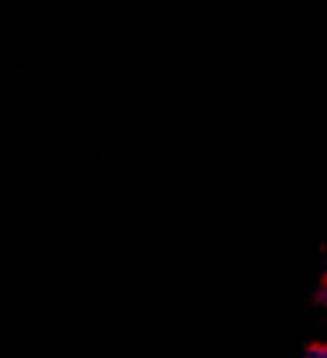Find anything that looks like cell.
Returning a JSON list of instances; mask_svg holds the SVG:
<instances>
[{"label": "cell", "instance_id": "6da1fadb", "mask_svg": "<svg viewBox=\"0 0 327 358\" xmlns=\"http://www.w3.org/2000/svg\"><path fill=\"white\" fill-rule=\"evenodd\" d=\"M307 358H327V345H314V347H309Z\"/></svg>", "mask_w": 327, "mask_h": 358}]
</instances>
